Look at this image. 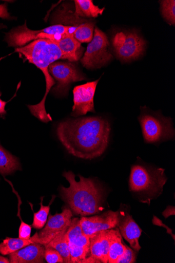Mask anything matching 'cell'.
<instances>
[{"label": "cell", "mask_w": 175, "mask_h": 263, "mask_svg": "<svg viewBox=\"0 0 175 263\" xmlns=\"http://www.w3.org/2000/svg\"><path fill=\"white\" fill-rule=\"evenodd\" d=\"M111 127L102 117L68 119L59 124L57 136L69 154L85 160L102 156L109 143Z\"/></svg>", "instance_id": "6da1fadb"}, {"label": "cell", "mask_w": 175, "mask_h": 263, "mask_svg": "<svg viewBox=\"0 0 175 263\" xmlns=\"http://www.w3.org/2000/svg\"><path fill=\"white\" fill-rule=\"evenodd\" d=\"M63 176L69 183V186H61L60 195L72 213L82 217L92 216L102 210L104 202V190L101 184L92 178L79 175L77 181L71 171Z\"/></svg>", "instance_id": "7a4b0ae2"}, {"label": "cell", "mask_w": 175, "mask_h": 263, "mask_svg": "<svg viewBox=\"0 0 175 263\" xmlns=\"http://www.w3.org/2000/svg\"><path fill=\"white\" fill-rule=\"evenodd\" d=\"M15 52L22 54L30 63L40 69L45 76L46 92L42 101L34 105H28L31 114L41 122L47 123L52 121L47 114L45 103L49 91L56 84L49 73V66L60 59H63L62 51L58 46L49 40L40 39L34 41L23 47L16 48Z\"/></svg>", "instance_id": "3957f363"}, {"label": "cell", "mask_w": 175, "mask_h": 263, "mask_svg": "<svg viewBox=\"0 0 175 263\" xmlns=\"http://www.w3.org/2000/svg\"><path fill=\"white\" fill-rule=\"evenodd\" d=\"M167 181L164 169L135 164L131 170L130 191L142 197V202L149 204L151 200L157 199L162 195Z\"/></svg>", "instance_id": "277c9868"}, {"label": "cell", "mask_w": 175, "mask_h": 263, "mask_svg": "<svg viewBox=\"0 0 175 263\" xmlns=\"http://www.w3.org/2000/svg\"><path fill=\"white\" fill-rule=\"evenodd\" d=\"M78 27L54 25L39 30L29 29L27 23L12 29L6 34L5 41L10 47L16 48L26 46L30 42L40 39L57 41L66 35H73Z\"/></svg>", "instance_id": "5b68a950"}, {"label": "cell", "mask_w": 175, "mask_h": 263, "mask_svg": "<svg viewBox=\"0 0 175 263\" xmlns=\"http://www.w3.org/2000/svg\"><path fill=\"white\" fill-rule=\"evenodd\" d=\"M145 142L157 143L174 136L172 119L160 114L143 112L139 117Z\"/></svg>", "instance_id": "8992f818"}, {"label": "cell", "mask_w": 175, "mask_h": 263, "mask_svg": "<svg viewBox=\"0 0 175 263\" xmlns=\"http://www.w3.org/2000/svg\"><path fill=\"white\" fill-rule=\"evenodd\" d=\"M112 58L107 36L96 27L93 39L88 44L81 63L87 69H96L105 66Z\"/></svg>", "instance_id": "52a82bcc"}, {"label": "cell", "mask_w": 175, "mask_h": 263, "mask_svg": "<svg viewBox=\"0 0 175 263\" xmlns=\"http://www.w3.org/2000/svg\"><path fill=\"white\" fill-rule=\"evenodd\" d=\"M112 44L119 58L129 61L137 59L143 54L146 42L134 32H120L114 35Z\"/></svg>", "instance_id": "ba28073f"}, {"label": "cell", "mask_w": 175, "mask_h": 263, "mask_svg": "<svg viewBox=\"0 0 175 263\" xmlns=\"http://www.w3.org/2000/svg\"><path fill=\"white\" fill-rule=\"evenodd\" d=\"M49 71L57 81L53 92L58 96L68 94L71 84L86 80L74 64L62 62H55L49 66Z\"/></svg>", "instance_id": "9c48e42d"}, {"label": "cell", "mask_w": 175, "mask_h": 263, "mask_svg": "<svg viewBox=\"0 0 175 263\" xmlns=\"http://www.w3.org/2000/svg\"><path fill=\"white\" fill-rule=\"evenodd\" d=\"M73 213L69 207L63 209L62 212L51 214L47 219L46 224L42 230L36 233V243L44 246L48 245L53 239L66 231L70 225Z\"/></svg>", "instance_id": "30bf717a"}, {"label": "cell", "mask_w": 175, "mask_h": 263, "mask_svg": "<svg viewBox=\"0 0 175 263\" xmlns=\"http://www.w3.org/2000/svg\"><path fill=\"white\" fill-rule=\"evenodd\" d=\"M100 79L76 86L73 90V106L71 116L79 117L88 112H95L94 97Z\"/></svg>", "instance_id": "8fae6325"}, {"label": "cell", "mask_w": 175, "mask_h": 263, "mask_svg": "<svg viewBox=\"0 0 175 263\" xmlns=\"http://www.w3.org/2000/svg\"><path fill=\"white\" fill-rule=\"evenodd\" d=\"M115 229L99 232L90 237V255L84 263H108L111 241Z\"/></svg>", "instance_id": "7c38bea8"}, {"label": "cell", "mask_w": 175, "mask_h": 263, "mask_svg": "<svg viewBox=\"0 0 175 263\" xmlns=\"http://www.w3.org/2000/svg\"><path fill=\"white\" fill-rule=\"evenodd\" d=\"M119 213V211H108L99 216L82 217L80 223L84 233L90 238L99 232L116 228Z\"/></svg>", "instance_id": "4fadbf2b"}, {"label": "cell", "mask_w": 175, "mask_h": 263, "mask_svg": "<svg viewBox=\"0 0 175 263\" xmlns=\"http://www.w3.org/2000/svg\"><path fill=\"white\" fill-rule=\"evenodd\" d=\"M117 228L121 236L129 242L131 248L139 252L141 249L139 239L142 230L132 216L128 213L120 212Z\"/></svg>", "instance_id": "5bb4252c"}, {"label": "cell", "mask_w": 175, "mask_h": 263, "mask_svg": "<svg viewBox=\"0 0 175 263\" xmlns=\"http://www.w3.org/2000/svg\"><path fill=\"white\" fill-rule=\"evenodd\" d=\"M45 247L33 243L9 254L11 263H43L45 262Z\"/></svg>", "instance_id": "9a60e30c"}, {"label": "cell", "mask_w": 175, "mask_h": 263, "mask_svg": "<svg viewBox=\"0 0 175 263\" xmlns=\"http://www.w3.org/2000/svg\"><path fill=\"white\" fill-rule=\"evenodd\" d=\"M60 48L63 59L69 62L79 61L83 55L84 49L81 43L73 35H68L57 41H52Z\"/></svg>", "instance_id": "2e32d148"}, {"label": "cell", "mask_w": 175, "mask_h": 263, "mask_svg": "<svg viewBox=\"0 0 175 263\" xmlns=\"http://www.w3.org/2000/svg\"><path fill=\"white\" fill-rule=\"evenodd\" d=\"M66 236L69 248L90 249V238L84 233L79 218L72 219Z\"/></svg>", "instance_id": "e0dca14e"}, {"label": "cell", "mask_w": 175, "mask_h": 263, "mask_svg": "<svg viewBox=\"0 0 175 263\" xmlns=\"http://www.w3.org/2000/svg\"><path fill=\"white\" fill-rule=\"evenodd\" d=\"M75 12L73 15L76 18L96 17L102 15L105 9L95 6L91 0H76L74 1Z\"/></svg>", "instance_id": "ac0fdd59"}, {"label": "cell", "mask_w": 175, "mask_h": 263, "mask_svg": "<svg viewBox=\"0 0 175 263\" xmlns=\"http://www.w3.org/2000/svg\"><path fill=\"white\" fill-rule=\"evenodd\" d=\"M21 170L17 158L0 145V174L4 176L9 175Z\"/></svg>", "instance_id": "d6986e66"}, {"label": "cell", "mask_w": 175, "mask_h": 263, "mask_svg": "<svg viewBox=\"0 0 175 263\" xmlns=\"http://www.w3.org/2000/svg\"><path fill=\"white\" fill-rule=\"evenodd\" d=\"M35 234L29 240H23L20 238L7 237L0 243V254L4 256L9 255L33 243H36Z\"/></svg>", "instance_id": "ffe728a7"}, {"label": "cell", "mask_w": 175, "mask_h": 263, "mask_svg": "<svg viewBox=\"0 0 175 263\" xmlns=\"http://www.w3.org/2000/svg\"><path fill=\"white\" fill-rule=\"evenodd\" d=\"M115 229L109 248V263H116L126 250V245L123 242L122 237L119 230L118 228Z\"/></svg>", "instance_id": "44dd1931"}, {"label": "cell", "mask_w": 175, "mask_h": 263, "mask_svg": "<svg viewBox=\"0 0 175 263\" xmlns=\"http://www.w3.org/2000/svg\"><path fill=\"white\" fill-rule=\"evenodd\" d=\"M67 231L56 236L53 240L44 247L52 248L57 250L62 256L64 262L71 263L66 236Z\"/></svg>", "instance_id": "7402d4cb"}, {"label": "cell", "mask_w": 175, "mask_h": 263, "mask_svg": "<svg viewBox=\"0 0 175 263\" xmlns=\"http://www.w3.org/2000/svg\"><path fill=\"white\" fill-rule=\"evenodd\" d=\"M94 23L87 21L79 26L73 33V37L79 42L90 43L93 37Z\"/></svg>", "instance_id": "603a6c76"}, {"label": "cell", "mask_w": 175, "mask_h": 263, "mask_svg": "<svg viewBox=\"0 0 175 263\" xmlns=\"http://www.w3.org/2000/svg\"><path fill=\"white\" fill-rule=\"evenodd\" d=\"M43 197L41 198V201L40 203L41 208L38 211L34 213L33 222L32 227L38 230L42 229L45 226L47 218L50 211V205L52 202L50 203L48 206H44L43 204Z\"/></svg>", "instance_id": "cb8c5ba5"}, {"label": "cell", "mask_w": 175, "mask_h": 263, "mask_svg": "<svg viewBox=\"0 0 175 263\" xmlns=\"http://www.w3.org/2000/svg\"><path fill=\"white\" fill-rule=\"evenodd\" d=\"M161 11L164 18L170 25H174L175 23V2L174 0L162 1Z\"/></svg>", "instance_id": "d4e9b609"}, {"label": "cell", "mask_w": 175, "mask_h": 263, "mask_svg": "<svg viewBox=\"0 0 175 263\" xmlns=\"http://www.w3.org/2000/svg\"><path fill=\"white\" fill-rule=\"evenodd\" d=\"M44 259L48 263H64V259L60 253L54 249L45 247Z\"/></svg>", "instance_id": "484cf974"}, {"label": "cell", "mask_w": 175, "mask_h": 263, "mask_svg": "<svg viewBox=\"0 0 175 263\" xmlns=\"http://www.w3.org/2000/svg\"><path fill=\"white\" fill-rule=\"evenodd\" d=\"M135 251L126 245V250L118 259L116 263H134L136 262L137 254Z\"/></svg>", "instance_id": "4316f807"}, {"label": "cell", "mask_w": 175, "mask_h": 263, "mask_svg": "<svg viewBox=\"0 0 175 263\" xmlns=\"http://www.w3.org/2000/svg\"><path fill=\"white\" fill-rule=\"evenodd\" d=\"M21 224L18 230V238L23 240H29L31 238L32 227L23 221L20 216Z\"/></svg>", "instance_id": "83f0119b"}, {"label": "cell", "mask_w": 175, "mask_h": 263, "mask_svg": "<svg viewBox=\"0 0 175 263\" xmlns=\"http://www.w3.org/2000/svg\"><path fill=\"white\" fill-rule=\"evenodd\" d=\"M0 18L6 20L12 19V17L8 12L6 4L0 5ZM0 26V28H2Z\"/></svg>", "instance_id": "f1b7e54d"}, {"label": "cell", "mask_w": 175, "mask_h": 263, "mask_svg": "<svg viewBox=\"0 0 175 263\" xmlns=\"http://www.w3.org/2000/svg\"><path fill=\"white\" fill-rule=\"evenodd\" d=\"M2 95V92H0V118H2L5 119V116L7 115V111L6 110V109H5L6 105L10 101H9V102H5V101H3L1 99Z\"/></svg>", "instance_id": "f546056e"}, {"label": "cell", "mask_w": 175, "mask_h": 263, "mask_svg": "<svg viewBox=\"0 0 175 263\" xmlns=\"http://www.w3.org/2000/svg\"><path fill=\"white\" fill-rule=\"evenodd\" d=\"M163 216L166 218H168L171 216H174V207L171 206H168L166 209L163 212Z\"/></svg>", "instance_id": "4dcf8cb0"}, {"label": "cell", "mask_w": 175, "mask_h": 263, "mask_svg": "<svg viewBox=\"0 0 175 263\" xmlns=\"http://www.w3.org/2000/svg\"><path fill=\"white\" fill-rule=\"evenodd\" d=\"M9 258L5 256L0 255V263H10Z\"/></svg>", "instance_id": "1f68e13d"}]
</instances>
